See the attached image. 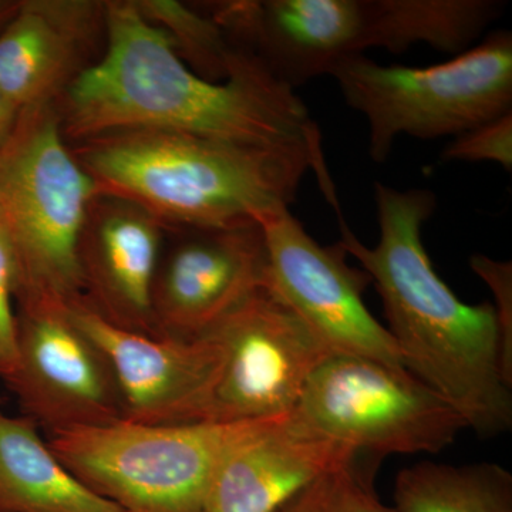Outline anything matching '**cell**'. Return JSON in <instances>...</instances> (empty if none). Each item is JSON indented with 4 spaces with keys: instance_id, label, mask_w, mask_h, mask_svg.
<instances>
[{
    "instance_id": "cell-1",
    "label": "cell",
    "mask_w": 512,
    "mask_h": 512,
    "mask_svg": "<svg viewBox=\"0 0 512 512\" xmlns=\"http://www.w3.org/2000/svg\"><path fill=\"white\" fill-rule=\"evenodd\" d=\"M106 46L56 103L67 143L120 130H163L325 160L322 134L296 90L234 45L227 80L192 72L134 0L106 2Z\"/></svg>"
},
{
    "instance_id": "cell-2",
    "label": "cell",
    "mask_w": 512,
    "mask_h": 512,
    "mask_svg": "<svg viewBox=\"0 0 512 512\" xmlns=\"http://www.w3.org/2000/svg\"><path fill=\"white\" fill-rule=\"evenodd\" d=\"M379 241L367 247L339 218L343 245L383 302L387 330L412 375L447 400L483 439L512 427V375L493 303L467 305L434 271L421 229L437 208L426 188L375 184Z\"/></svg>"
},
{
    "instance_id": "cell-3",
    "label": "cell",
    "mask_w": 512,
    "mask_h": 512,
    "mask_svg": "<svg viewBox=\"0 0 512 512\" xmlns=\"http://www.w3.org/2000/svg\"><path fill=\"white\" fill-rule=\"evenodd\" d=\"M70 148L97 192L140 205L165 227L261 224L291 210L309 171L340 210L326 161L306 150H262L163 130L111 131Z\"/></svg>"
},
{
    "instance_id": "cell-4",
    "label": "cell",
    "mask_w": 512,
    "mask_h": 512,
    "mask_svg": "<svg viewBox=\"0 0 512 512\" xmlns=\"http://www.w3.org/2000/svg\"><path fill=\"white\" fill-rule=\"evenodd\" d=\"M96 194L63 136L56 104L20 111L0 148V225L15 255L16 301L83 298L79 242Z\"/></svg>"
},
{
    "instance_id": "cell-5",
    "label": "cell",
    "mask_w": 512,
    "mask_h": 512,
    "mask_svg": "<svg viewBox=\"0 0 512 512\" xmlns=\"http://www.w3.org/2000/svg\"><path fill=\"white\" fill-rule=\"evenodd\" d=\"M274 420L171 426L119 420L53 431L47 444L77 480L124 512H205L225 458Z\"/></svg>"
},
{
    "instance_id": "cell-6",
    "label": "cell",
    "mask_w": 512,
    "mask_h": 512,
    "mask_svg": "<svg viewBox=\"0 0 512 512\" xmlns=\"http://www.w3.org/2000/svg\"><path fill=\"white\" fill-rule=\"evenodd\" d=\"M330 76L369 127V157L386 163L400 136L433 140L512 111V33L497 30L467 52L429 67L383 66L365 53Z\"/></svg>"
},
{
    "instance_id": "cell-7",
    "label": "cell",
    "mask_w": 512,
    "mask_h": 512,
    "mask_svg": "<svg viewBox=\"0 0 512 512\" xmlns=\"http://www.w3.org/2000/svg\"><path fill=\"white\" fill-rule=\"evenodd\" d=\"M296 419L357 454H437L466 421L404 367L332 355L309 377Z\"/></svg>"
},
{
    "instance_id": "cell-8",
    "label": "cell",
    "mask_w": 512,
    "mask_h": 512,
    "mask_svg": "<svg viewBox=\"0 0 512 512\" xmlns=\"http://www.w3.org/2000/svg\"><path fill=\"white\" fill-rule=\"evenodd\" d=\"M208 335L220 343L222 365L204 421L242 423L289 416L309 377L332 356L266 286Z\"/></svg>"
},
{
    "instance_id": "cell-9",
    "label": "cell",
    "mask_w": 512,
    "mask_h": 512,
    "mask_svg": "<svg viewBox=\"0 0 512 512\" xmlns=\"http://www.w3.org/2000/svg\"><path fill=\"white\" fill-rule=\"evenodd\" d=\"M261 227L268 256L266 288L291 308L330 355L404 367L389 330L363 301L370 276L348 264L340 241L319 244L291 210L265 218Z\"/></svg>"
},
{
    "instance_id": "cell-10",
    "label": "cell",
    "mask_w": 512,
    "mask_h": 512,
    "mask_svg": "<svg viewBox=\"0 0 512 512\" xmlns=\"http://www.w3.org/2000/svg\"><path fill=\"white\" fill-rule=\"evenodd\" d=\"M70 303L18 302V359L6 384L25 416L53 431L124 420L113 370L74 322Z\"/></svg>"
},
{
    "instance_id": "cell-11",
    "label": "cell",
    "mask_w": 512,
    "mask_h": 512,
    "mask_svg": "<svg viewBox=\"0 0 512 512\" xmlns=\"http://www.w3.org/2000/svg\"><path fill=\"white\" fill-rule=\"evenodd\" d=\"M69 309L113 370L124 420L150 426L204 421L222 365L220 343L211 335L156 338L111 325L83 299Z\"/></svg>"
},
{
    "instance_id": "cell-12",
    "label": "cell",
    "mask_w": 512,
    "mask_h": 512,
    "mask_svg": "<svg viewBox=\"0 0 512 512\" xmlns=\"http://www.w3.org/2000/svg\"><path fill=\"white\" fill-rule=\"evenodd\" d=\"M187 232L158 266L153 312L160 338H200L265 286L261 224Z\"/></svg>"
},
{
    "instance_id": "cell-13",
    "label": "cell",
    "mask_w": 512,
    "mask_h": 512,
    "mask_svg": "<svg viewBox=\"0 0 512 512\" xmlns=\"http://www.w3.org/2000/svg\"><path fill=\"white\" fill-rule=\"evenodd\" d=\"M210 16L293 90L366 50L365 0H234Z\"/></svg>"
},
{
    "instance_id": "cell-14",
    "label": "cell",
    "mask_w": 512,
    "mask_h": 512,
    "mask_svg": "<svg viewBox=\"0 0 512 512\" xmlns=\"http://www.w3.org/2000/svg\"><path fill=\"white\" fill-rule=\"evenodd\" d=\"M163 222L134 202L97 192L79 242L83 302L117 328L158 335L153 288Z\"/></svg>"
},
{
    "instance_id": "cell-15",
    "label": "cell",
    "mask_w": 512,
    "mask_h": 512,
    "mask_svg": "<svg viewBox=\"0 0 512 512\" xmlns=\"http://www.w3.org/2000/svg\"><path fill=\"white\" fill-rule=\"evenodd\" d=\"M106 36V2L19 0L0 30V90L20 111L56 104Z\"/></svg>"
},
{
    "instance_id": "cell-16",
    "label": "cell",
    "mask_w": 512,
    "mask_h": 512,
    "mask_svg": "<svg viewBox=\"0 0 512 512\" xmlns=\"http://www.w3.org/2000/svg\"><path fill=\"white\" fill-rule=\"evenodd\" d=\"M352 448L293 414L271 421L218 468L205 512H281L319 478L356 463Z\"/></svg>"
},
{
    "instance_id": "cell-17",
    "label": "cell",
    "mask_w": 512,
    "mask_h": 512,
    "mask_svg": "<svg viewBox=\"0 0 512 512\" xmlns=\"http://www.w3.org/2000/svg\"><path fill=\"white\" fill-rule=\"evenodd\" d=\"M0 512H124L64 467L29 417L0 410Z\"/></svg>"
},
{
    "instance_id": "cell-18",
    "label": "cell",
    "mask_w": 512,
    "mask_h": 512,
    "mask_svg": "<svg viewBox=\"0 0 512 512\" xmlns=\"http://www.w3.org/2000/svg\"><path fill=\"white\" fill-rule=\"evenodd\" d=\"M365 47L393 55L413 45H429L458 56L503 15L500 0H365Z\"/></svg>"
},
{
    "instance_id": "cell-19",
    "label": "cell",
    "mask_w": 512,
    "mask_h": 512,
    "mask_svg": "<svg viewBox=\"0 0 512 512\" xmlns=\"http://www.w3.org/2000/svg\"><path fill=\"white\" fill-rule=\"evenodd\" d=\"M393 498L397 512H512V476L497 463L423 461L397 474Z\"/></svg>"
},
{
    "instance_id": "cell-20",
    "label": "cell",
    "mask_w": 512,
    "mask_h": 512,
    "mask_svg": "<svg viewBox=\"0 0 512 512\" xmlns=\"http://www.w3.org/2000/svg\"><path fill=\"white\" fill-rule=\"evenodd\" d=\"M138 12L173 40L178 56L188 67L210 80H227L234 45L211 16L201 15L177 0H134Z\"/></svg>"
},
{
    "instance_id": "cell-21",
    "label": "cell",
    "mask_w": 512,
    "mask_h": 512,
    "mask_svg": "<svg viewBox=\"0 0 512 512\" xmlns=\"http://www.w3.org/2000/svg\"><path fill=\"white\" fill-rule=\"evenodd\" d=\"M285 512H397L384 505L355 463L332 471L306 488Z\"/></svg>"
},
{
    "instance_id": "cell-22",
    "label": "cell",
    "mask_w": 512,
    "mask_h": 512,
    "mask_svg": "<svg viewBox=\"0 0 512 512\" xmlns=\"http://www.w3.org/2000/svg\"><path fill=\"white\" fill-rule=\"evenodd\" d=\"M444 161L497 163L512 168V111L458 134L441 153Z\"/></svg>"
},
{
    "instance_id": "cell-23",
    "label": "cell",
    "mask_w": 512,
    "mask_h": 512,
    "mask_svg": "<svg viewBox=\"0 0 512 512\" xmlns=\"http://www.w3.org/2000/svg\"><path fill=\"white\" fill-rule=\"evenodd\" d=\"M16 281L15 255L0 225V377L3 380L12 375L18 359V315L13 309Z\"/></svg>"
},
{
    "instance_id": "cell-24",
    "label": "cell",
    "mask_w": 512,
    "mask_h": 512,
    "mask_svg": "<svg viewBox=\"0 0 512 512\" xmlns=\"http://www.w3.org/2000/svg\"><path fill=\"white\" fill-rule=\"evenodd\" d=\"M471 269L488 285L494 295V308L500 323L505 367L512 375V265L487 255H473Z\"/></svg>"
},
{
    "instance_id": "cell-25",
    "label": "cell",
    "mask_w": 512,
    "mask_h": 512,
    "mask_svg": "<svg viewBox=\"0 0 512 512\" xmlns=\"http://www.w3.org/2000/svg\"><path fill=\"white\" fill-rule=\"evenodd\" d=\"M20 110L0 90V148L5 146L18 126Z\"/></svg>"
},
{
    "instance_id": "cell-26",
    "label": "cell",
    "mask_w": 512,
    "mask_h": 512,
    "mask_svg": "<svg viewBox=\"0 0 512 512\" xmlns=\"http://www.w3.org/2000/svg\"><path fill=\"white\" fill-rule=\"evenodd\" d=\"M18 6L19 0H0V30L12 19Z\"/></svg>"
},
{
    "instance_id": "cell-27",
    "label": "cell",
    "mask_w": 512,
    "mask_h": 512,
    "mask_svg": "<svg viewBox=\"0 0 512 512\" xmlns=\"http://www.w3.org/2000/svg\"><path fill=\"white\" fill-rule=\"evenodd\" d=\"M281 512H285V510H284V511H281Z\"/></svg>"
}]
</instances>
